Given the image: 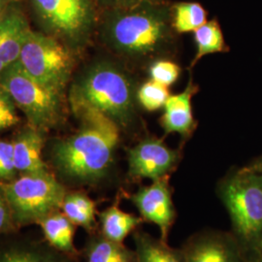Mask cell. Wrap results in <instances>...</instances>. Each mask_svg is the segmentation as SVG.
Returning a JSON list of instances; mask_svg holds the SVG:
<instances>
[{
  "label": "cell",
  "instance_id": "4dcf8cb0",
  "mask_svg": "<svg viewBox=\"0 0 262 262\" xmlns=\"http://www.w3.org/2000/svg\"><path fill=\"white\" fill-rule=\"evenodd\" d=\"M10 66H7L5 62H3L2 60H0V75L7 69V67Z\"/></svg>",
  "mask_w": 262,
  "mask_h": 262
},
{
  "label": "cell",
  "instance_id": "1f68e13d",
  "mask_svg": "<svg viewBox=\"0 0 262 262\" xmlns=\"http://www.w3.org/2000/svg\"><path fill=\"white\" fill-rule=\"evenodd\" d=\"M3 11H4V1H3V0H0V21H1L2 18L4 17Z\"/></svg>",
  "mask_w": 262,
  "mask_h": 262
},
{
  "label": "cell",
  "instance_id": "603a6c76",
  "mask_svg": "<svg viewBox=\"0 0 262 262\" xmlns=\"http://www.w3.org/2000/svg\"><path fill=\"white\" fill-rule=\"evenodd\" d=\"M169 97L168 88L152 80L141 85L137 99L147 111H156L163 107Z\"/></svg>",
  "mask_w": 262,
  "mask_h": 262
},
{
  "label": "cell",
  "instance_id": "4fadbf2b",
  "mask_svg": "<svg viewBox=\"0 0 262 262\" xmlns=\"http://www.w3.org/2000/svg\"><path fill=\"white\" fill-rule=\"evenodd\" d=\"M195 92L196 88L189 82L183 93L169 95L161 118V124L166 133H179L187 136L193 129L191 98Z\"/></svg>",
  "mask_w": 262,
  "mask_h": 262
},
{
  "label": "cell",
  "instance_id": "ba28073f",
  "mask_svg": "<svg viewBox=\"0 0 262 262\" xmlns=\"http://www.w3.org/2000/svg\"><path fill=\"white\" fill-rule=\"evenodd\" d=\"M130 199L142 220L157 225L161 240L167 242L169 231L176 217L168 177L152 181L150 186L140 187Z\"/></svg>",
  "mask_w": 262,
  "mask_h": 262
},
{
  "label": "cell",
  "instance_id": "9c48e42d",
  "mask_svg": "<svg viewBox=\"0 0 262 262\" xmlns=\"http://www.w3.org/2000/svg\"><path fill=\"white\" fill-rule=\"evenodd\" d=\"M178 159L177 150L159 139L147 138L128 151V172L132 178L156 181L167 176Z\"/></svg>",
  "mask_w": 262,
  "mask_h": 262
},
{
  "label": "cell",
  "instance_id": "484cf974",
  "mask_svg": "<svg viewBox=\"0 0 262 262\" xmlns=\"http://www.w3.org/2000/svg\"><path fill=\"white\" fill-rule=\"evenodd\" d=\"M15 103L6 92L0 86V130L9 128L19 122Z\"/></svg>",
  "mask_w": 262,
  "mask_h": 262
},
{
  "label": "cell",
  "instance_id": "d6986e66",
  "mask_svg": "<svg viewBox=\"0 0 262 262\" xmlns=\"http://www.w3.org/2000/svg\"><path fill=\"white\" fill-rule=\"evenodd\" d=\"M84 257L85 262H136L135 252L102 234L93 236L88 241Z\"/></svg>",
  "mask_w": 262,
  "mask_h": 262
},
{
  "label": "cell",
  "instance_id": "3957f363",
  "mask_svg": "<svg viewBox=\"0 0 262 262\" xmlns=\"http://www.w3.org/2000/svg\"><path fill=\"white\" fill-rule=\"evenodd\" d=\"M220 196L242 242L250 249L261 251V172L250 167L235 172L221 184Z\"/></svg>",
  "mask_w": 262,
  "mask_h": 262
},
{
  "label": "cell",
  "instance_id": "5bb4252c",
  "mask_svg": "<svg viewBox=\"0 0 262 262\" xmlns=\"http://www.w3.org/2000/svg\"><path fill=\"white\" fill-rule=\"evenodd\" d=\"M182 252L187 262H238L233 246L219 234L197 237Z\"/></svg>",
  "mask_w": 262,
  "mask_h": 262
},
{
  "label": "cell",
  "instance_id": "f1b7e54d",
  "mask_svg": "<svg viewBox=\"0 0 262 262\" xmlns=\"http://www.w3.org/2000/svg\"><path fill=\"white\" fill-rule=\"evenodd\" d=\"M68 1L70 2V4H72L75 7L76 9L91 18V14H92L91 0H68Z\"/></svg>",
  "mask_w": 262,
  "mask_h": 262
},
{
  "label": "cell",
  "instance_id": "7a4b0ae2",
  "mask_svg": "<svg viewBox=\"0 0 262 262\" xmlns=\"http://www.w3.org/2000/svg\"><path fill=\"white\" fill-rule=\"evenodd\" d=\"M116 11L108 24V35L120 52L143 57L156 54L168 42L172 19L163 3Z\"/></svg>",
  "mask_w": 262,
  "mask_h": 262
},
{
  "label": "cell",
  "instance_id": "9a60e30c",
  "mask_svg": "<svg viewBox=\"0 0 262 262\" xmlns=\"http://www.w3.org/2000/svg\"><path fill=\"white\" fill-rule=\"evenodd\" d=\"M29 29L25 17L19 12L13 11L4 15L0 21V60L7 66L18 61Z\"/></svg>",
  "mask_w": 262,
  "mask_h": 262
},
{
  "label": "cell",
  "instance_id": "e0dca14e",
  "mask_svg": "<svg viewBox=\"0 0 262 262\" xmlns=\"http://www.w3.org/2000/svg\"><path fill=\"white\" fill-rule=\"evenodd\" d=\"M134 243L136 262H187L182 251L174 250L167 242L147 233L136 232Z\"/></svg>",
  "mask_w": 262,
  "mask_h": 262
},
{
  "label": "cell",
  "instance_id": "277c9868",
  "mask_svg": "<svg viewBox=\"0 0 262 262\" xmlns=\"http://www.w3.org/2000/svg\"><path fill=\"white\" fill-rule=\"evenodd\" d=\"M73 104L77 110L93 109L117 123H124L133 113V89L121 70L110 64H100L93 68L76 86Z\"/></svg>",
  "mask_w": 262,
  "mask_h": 262
},
{
  "label": "cell",
  "instance_id": "ffe728a7",
  "mask_svg": "<svg viewBox=\"0 0 262 262\" xmlns=\"http://www.w3.org/2000/svg\"><path fill=\"white\" fill-rule=\"evenodd\" d=\"M61 212L76 225L91 231L95 224L96 206L94 200L83 192L67 193Z\"/></svg>",
  "mask_w": 262,
  "mask_h": 262
},
{
  "label": "cell",
  "instance_id": "2e32d148",
  "mask_svg": "<svg viewBox=\"0 0 262 262\" xmlns=\"http://www.w3.org/2000/svg\"><path fill=\"white\" fill-rule=\"evenodd\" d=\"M40 225L44 239L61 253H75L74 235L76 225L61 211H57L41 220Z\"/></svg>",
  "mask_w": 262,
  "mask_h": 262
},
{
  "label": "cell",
  "instance_id": "44dd1931",
  "mask_svg": "<svg viewBox=\"0 0 262 262\" xmlns=\"http://www.w3.org/2000/svg\"><path fill=\"white\" fill-rule=\"evenodd\" d=\"M172 27L178 33L195 31L207 21L205 9L197 2H179L171 9Z\"/></svg>",
  "mask_w": 262,
  "mask_h": 262
},
{
  "label": "cell",
  "instance_id": "5b68a950",
  "mask_svg": "<svg viewBox=\"0 0 262 262\" xmlns=\"http://www.w3.org/2000/svg\"><path fill=\"white\" fill-rule=\"evenodd\" d=\"M7 197L14 225H34L57 211H61L67 194L66 187L50 172L25 174L7 183H0Z\"/></svg>",
  "mask_w": 262,
  "mask_h": 262
},
{
  "label": "cell",
  "instance_id": "7c38bea8",
  "mask_svg": "<svg viewBox=\"0 0 262 262\" xmlns=\"http://www.w3.org/2000/svg\"><path fill=\"white\" fill-rule=\"evenodd\" d=\"M44 138L37 129L24 131L13 142L14 162L17 172L25 174L49 173L42 152Z\"/></svg>",
  "mask_w": 262,
  "mask_h": 262
},
{
  "label": "cell",
  "instance_id": "8fae6325",
  "mask_svg": "<svg viewBox=\"0 0 262 262\" xmlns=\"http://www.w3.org/2000/svg\"><path fill=\"white\" fill-rule=\"evenodd\" d=\"M40 15L57 31L79 35L88 28L91 18L76 9L68 0H33Z\"/></svg>",
  "mask_w": 262,
  "mask_h": 262
},
{
  "label": "cell",
  "instance_id": "6da1fadb",
  "mask_svg": "<svg viewBox=\"0 0 262 262\" xmlns=\"http://www.w3.org/2000/svg\"><path fill=\"white\" fill-rule=\"evenodd\" d=\"M84 124L74 135L59 141L52 150L57 171L76 184H94L112 164L120 141L118 123L102 113L80 109Z\"/></svg>",
  "mask_w": 262,
  "mask_h": 262
},
{
  "label": "cell",
  "instance_id": "d4e9b609",
  "mask_svg": "<svg viewBox=\"0 0 262 262\" xmlns=\"http://www.w3.org/2000/svg\"><path fill=\"white\" fill-rule=\"evenodd\" d=\"M13 143L0 140V182H10L16 175Z\"/></svg>",
  "mask_w": 262,
  "mask_h": 262
},
{
  "label": "cell",
  "instance_id": "30bf717a",
  "mask_svg": "<svg viewBox=\"0 0 262 262\" xmlns=\"http://www.w3.org/2000/svg\"><path fill=\"white\" fill-rule=\"evenodd\" d=\"M0 262H71L46 240L7 236L0 239Z\"/></svg>",
  "mask_w": 262,
  "mask_h": 262
},
{
  "label": "cell",
  "instance_id": "f546056e",
  "mask_svg": "<svg viewBox=\"0 0 262 262\" xmlns=\"http://www.w3.org/2000/svg\"><path fill=\"white\" fill-rule=\"evenodd\" d=\"M249 167L257 171V172H261L262 173V157H260L258 159H256L253 164L250 165Z\"/></svg>",
  "mask_w": 262,
  "mask_h": 262
},
{
  "label": "cell",
  "instance_id": "7402d4cb",
  "mask_svg": "<svg viewBox=\"0 0 262 262\" xmlns=\"http://www.w3.org/2000/svg\"><path fill=\"white\" fill-rule=\"evenodd\" d=\"M194 32V41L196 43L197 53L192 61L194 66L197 61L203 56L225 52V39L223 31L216 20L206 21L203 26L197 28Z\"/></svg>",
  "mask_w": 262,
  "mask_h": 262
},
{
  "label": "cell",
  "instance_id": "cb8c5ba5",
  "mask_svg": "<svg viewBox=\"0 0 262 262\" xmlns=\"http://www.w3.org/2000/svg\"><path fill=\"white\" fill-rule=\"evenodd\" d=\"M180 67L168 60H159L150 66L149 73L152 81L170 86L178 80Z\"/></svg>",
  "mask_w": 262,
  "mask_h": 262
},
{
  "label": "cell",
  "instance_id": "4316f807",
  "mask_svg": "<svg viewBox=\"0 0 262 262\" xmlns=\"http://www.w3.org/2000/svg\"><path fill=\"white\" fill-rule=\"evenodd\" d=\"M15 228L7 197L0 185V235L9 234Z\"/></svg>",
  "mask_w": 262,
  "mask_h": 262
},
{
  "label": "cell",
  "instance_id": "83f0119b",
  "mask_svg": "<svg viewBox=\"0 0 262 262\" xmlns=\"http://www.w3.org/2000/svg\"><path fill=\"white\" fill-rule=\"evenodd\" d=\"M102 2L113 9L122 10L147 3H163V0H102Z\"/></svg>",
  "mask_w": 262,
  "mask_h": 262
},
{
  "label": "cell",
  "instance_id": "8992f818",
  "mask_svg": "<svg viewBox=\"0 0 262 262\" xmlns=\"http://www.w3.org/2000/svg\"><path fill=\"white\" fill-rule=\"evenodd\" d=\"M0 86L26 114L34 129H47L58 122L61 113L60 92L38 83L18 61L0 75Z\"/></svg>",
  "mask_w": 262,
  "mask_h": 262
},
{
  "label": "cell",
  "instance_id": "ac0fdd59",
  "mask_svg": "<svg viewBox=\"0 0 262 262\" xmlns=\"http://www.w3.org/2000/svg\"><path fill=\"white\" fill-rule=\"evenodd\" d=\"M99 217L102 235L118 243H123L124 239L143 222L142 217L122 211L118 205L108 207Z\"/></svg>",
  "mask_w": 262,
  "mask_h": 262
},
{
  "label": "cell",
  "instance_id": "52a82bcc",
  "mask_svg": "<svg viewBox=\"0 0 262 262\" xmlns=\"http://www.w3.org/2000/svg\"><path fill=\"white\" fill-rule=\"evenodd\" d=\"M18 62L38 83L61 92L71 71L72 58L55 38L29 29Z\"/></svg>",
  "mask_w": 262,
  "mask_h": 262
},
{
  "label": "cell",
  "instance_id": "d6a6232c",
  "mask_svg": "<svg viewBox=\"0 0 262 262\" xmlns=\"http://www.w3.org/2000/svg\"><path fill=\"white\" fill-rule=\"evenodd\" d=\"M259 262H262V258H261V260H260V261H259Z\"/></svg>",
  "mask_w": 262,
  "mask_h": 262
}]
</instances>
